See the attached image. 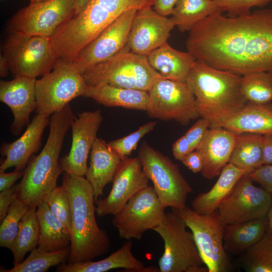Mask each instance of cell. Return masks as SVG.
I'll return each instance as SVG.
<instances>
[{"label":"cell","instance_id":"6da1fadb","mask_svg":"<svg viewBox=\"0 0 272 272\" xmlns=\"http://www.w3.org/2000/svg\"><path fill=\"white\" fill-rule=\"evenodd\" d=\"M185 43L196 60L212 67L241 76L272 73V9L234 18L215 13L189 31Z\"/></svg>","mask_w":272,"mask_h":272},{"label":"cell","instance_id":"7a4b0ae2","mask_svg":"<svg viewBox=\"0 0 272 272\" xmlns=\"http://www.w3.org/2000/svg\"><path fill=\"white\" fill-rule=\"evenodd\" d=\"M62 185L69 193L72 209L70 252L66 263L84 262L105 254L110 241L97 223L91 185L84 176L64 173Z\"/></svg>","mask_w":272,"mask_h":272},{"label":"cell","instance_id":"3957f363","mask_svg":"<svg viewBox=\"0 0 272 272\" xmlns=\"http://www.w3.org/2000/svg\"><path fill=\"white\" fill-rule=\"evenodd\" d=\"M75 117L70 104L50 116L47 141L39 154L29 161L17 185V197L29 207H37L57 186V178L62 172L59 155Z\"/></svg>","mask_w":272,"mask_h":272},{"label":"cell","instance_id":"277c9868","mask_svg":"<svg viewBox=\"0 0 272 272\" xmlns=\"http://www.w3.org/2000/svg\"><path fill=\"white\" fill-rule=\"evenodd\" d=\"M242 76L196 60L186 83L195 98L200 117L210 126L242 109L248 102L241 90Z\"/></svg>","mask_w":272,"mask_h":272},{"label":"cell","instance_id":"5b68a950","mask_svg":"<svg viewBox=\"0 0 272 272\" xmlns=\"http://www.w3.org/2000/svg\"><path fill=\"white\" fill-rule=\"evenodd\" d=\"M88 86L107 84L149 91L163 78L149 64L147 56L127 46L109 59L88 68L83 74Z\"/></svg>","mask_w":272,"mask_h":272},{"label":"cell","instance_id":"8992f818","mask_svg":"<svg viewBox=\"0 0 272 272\" xmlns=\"http://www.w3.org/2000/svg\"><path fill=\"white\" fill-rule=\"evenodd\" d=\"M87 87L73 61L57 58L52 70L36 80V114L50 117L73 99L83 96Z\"/></svg>","mask_w":272,"mask_h":272},{"label":"cell","instance_id":"52a82bcc","mask_svg":"<svg viewBox=\"0 0 272 272\" xmlns=\"http://www.w3.org/2000/svg\"><path fill=\"white\" fill-rule=\"evenodd\" d=\"M138 157L162 205L165 208L185 207L188 195L193 191L178 165L146 142L142 143Z\"/></svg>","mask_w":272,"mask_h":272},{"label":"cell","instance_id":"ba28073f","mask_svg":"<svg viewBox=\"0 0 272 272\" xmlns=\"http://www.w3.org/2000/svg\"><path fill=\"white\" fill-rule=\"evenodd\" d=\"M187 228L183 219L172 211L165 213L153 230L164 243V251L159 260L160 272H188L204 264L193 234Z\"/></svg>","mask_w":272,"mask_h":272},{"label":"cell","instance_id":"9c48e42d","mask_svg":"<svg viewBox=\"0 0 272 272\" xmlns=\"http://www.w3.org/2000/svg\"><path fill=\"white\" fill-rule=\"evenodd\" d=\"M171 209L183 219L192 233L200 256L209 272L230 271L231 264L223 243L225 225L218 210L201 215L186 206Z\"/></svg>","mask_w":272,"mask_h":272},{"label":"cell","instance_id":"30bf717a","mask_svg":"<svg viewBox=\"0 0 272 272\" xmlns=\"http://www.w3.org/2000/svg\"><path fill=\"white\" fill-rule=\"evenodd\" d=\"M14 77L36 78L50 72L57 58L50 38L10 33L3 47Z\"/></svg>","mask_w":272,"mask_h":272},{"label":"cell","instance_id":"8fae6325","mask_svg":"<svg viewBox=\"0 0 272 272\" xmlns=\"http://www.w3.org/2000/svg\"><path fill=\"white\" fill-rule=\"evenodd\" d=\"M76 0H49L30 2L10 20L9 33L50 38L75 14Z\"/></svg>","mask_w":272,"mask_h":272},{"label":"cell","instance_id":"7c38bea8","mask_svg":"<svg viewBox=\"0 0 272 272\" xmlns=\"http://www.w3.org/2000/svg\"><path fill=\"white\" fill-rule=\"evenodd\" d=\"M146 111L153 118L185 125L200 117L195 98L186 82L161 79L148 91Z\"/></svg>","mask_w":272,"mask_h":272},{"label":"cell","instance_id":"4fadbf2b","mask_svg":"<svg viewBox=\"0 0 272 272\" xmlns=\"http://www.w3.org/2000/svg\"><path fill=\"white\" fill-rule=\"evenodd\" d=\"M166 208L161 203L153 187L148 186L114 216L112 224L120 238L140 240L148 230H154L161 222Z\"/></svg>","mask_w":272,"mask_h":272},{"label":"cell","instance_id":"5bb4252c","mask_svg":"<svg viewBox=\"0 0 272 272\" xmlns=\"http://www.w3.org/2000/svg\"><path fill=\"white\" fill-rule=\"evenodd\" d=\"M272 193L254 185L248 172L238 181L218 211L225 225L266 216Z\"/></svg>","mask_w":272,"mask_h":272},{"label":"cell","instance_id":"9a60e30c","mask_svg":"<svg viewBox=\"0 0 272 272\" xmlns=\"http://www.w3.org/2000/svg\"><path fill=\"white\" fill-rule=\"evenodd\" d=\"M149 180L138 157L122 160L109 194L95 201L96 214L99 217L118 214L133 196L149 186Z\"/></svg>","mask_w":272,"mask_h":272},{"label":"cell","instance_id":"2e32d148","mask_svg":"<svg viewBox=\"0 0 272 272\" xmlns=\"http://www.w3.org/2000/svg\"><path fill=\"white\" fill-rule=\"evenodd\" d=\"M137 11L130 10L119 16L78 54L73 61L82 74L92 65L112 57L126 47Z\"/></svg>","mask_w":272,"mask_h":272},{"label":"cell","instance_id":"e0dca14e","mask_svg":"<svg viewBox=\"0 0 272 272\" xmlns=\"http://www.w3.org/2000/svg\"><path fill=\"white\" fill-rule=\"evenodd\" d=\"M103 121L101 111H83L75 117L72 124V143L70 151L59 159L62 172L85 176L87 159Z\"/></svg>","mask_w":272,"mask_h":272},{"label":"cell","instance_id":"ac0fdd59","mask_svg":"<svg viewBox=\"0 0 272 272\" xmlns=\"http://www.w3.org/2000/svg\"><path fill=\"white\" fill-rule=\"evenodd\" d=\"M174 26L171 18L159 14L152 7L142 9L133 18L126 46L135 53L147 56L167 43Z\"/></svg>","mask_w":272,"mask_h":272},{"label":"cell","instance_id":"d6986e66","mask_svg":"<svg viewBox=\"0 0 272 272\" xmlns=\"http://www.w3.org/2000/svg\"><path fill=\"white\" fill-rule=\"evenodd\" d=\"M36 80L17 76L10 81H0V100L9 107L13 114V121L10 128L13 135H19L29 125L30 116L36 110Z\"/></svg>","mask_w":272,"mask_h":272},{"label":"cell","instance_id":"ffe728a7","mask_svg":"<svg viewBox=\"0 0 272 272\" xmlns=\"http://www.w3.org/2000/svg\"><path fill=\"white\" fill-rule=\"evenodd\" d=\"M49 121L50 117L36 114L19 139L2 144L0 152L5 159L1 164L0 172L13 167L16 171L25 169L31 156L40 149L44 130Z\"/></svg>","mask_w":272,"mask_h":272},{"label":"cell","instance_id":"44dd1931","mask_svg":"<svg viewBox=\"0 0 272 272\" xmlns=\"http://www.w3.org/2000/svg\"><path fill=\"white\" fill-rule=\"evenodd\" d=\"M237 134L222 127H210L197 148L202 157V176L212 179L219 176L229 161Z\"/></svg>","mask_w":272,"mask_h":272},{"label":"cell","instance_id":"7402d4cb","mask_svg":"<svg viewBox=\"0 0 272 272\" xmlns=\"http://www.w3.org/2000/svg\"><path fill=\"white\" fill-rule=\"evenodd\" d=\"M237 134L245 132L272 134V105L247 103L236 113L210 125Z\"/></svg>","mask_w":272,"mask_h":272},{"label":"cell","instance_id":"603a6c76","mask_svg":"<svg viewBox=\"0 0 272 272\" xmlns=\"http://www.w3.org/2000/svg\"><path fill=\"white\" fill-rule=\"evenodd\" d=\"M90 154V165L86 173L95 199L103 193L105 186L112 181L122 161L104 140L97 138Z\"/></svg>","mask_w":272,"mask_h":272},{"label":"cell","instance_id":"cb8c5ba5","mask_svg":"<svg viewBox=\"0 0 272 272\" xmlns=\"http://www.w3.org/2000/svg\"><path fill=\"white\" fill-rule=\"evenodd\" d=\"M150 65L164 79L186 82L196 59L189 52L172 47L168 42L147 56Z\"/></svg>","mask_w":272,"mask_h":272},{"label":"cell","instance_id":"d4e9b609","mask_svg":"<svg viewBox=\"0 0 272 272\" xmlns=\"http://www.w3.org/2000/svg\"><path fill=\"white\" fill-rule=\"evenodd\" d=\"M132 242L128 240L117 250L106 258L97 261L92 260L75 263H63L56 268L58 272H105L117 268L124 271L142 272L144 264L132 254Z\"/></svg>","mask_w":272,"mask_h":272},{"label":"cell","instance_id":"484cf974","mask_svg":"<svg viewBox=\"0 0 272 272\" xmlns=\"http://www.w3.org/2000/svg\"><path fill=\"white\" fill-rule=\"evenodd\" d=\"M266 216L225 225L223 243L228 254H242L258 242L267 228Z\"/></svg>","mask_w":272,"mask_h":272},{"label":"cell","instance_id":"4316f807","mask_svg":"<svg viewBox=\"0 0 272 272\" xmlns=\"http://www.w3.org/2000/svg\"><path fill=\"white\" fill-rule=\"evenodd\" d=\"M106 107H119L146 111L148 91L114 87L107 84L88 86L83 96Z\"/></svg>","mask_w":272,"mask_h":272},{"label":"cell","instance_id":"83f0119b","mask_svg":"<svg viewBox=\"0 0 272 272\" xmlns=\"http://www.w3.org/2000/svg\"><path fill=\"white\" fill-rule=\"evenodd\" d=\"M249 172L229 163L223 169L212 188L207 192L199 193L193 200L192 209L201 215L218 210L220 204L231 193L240 178Z\"/></svg>","mask_w":272,"mask_h":272},{"label":"cell","instance_id":"f1b7e54d","mask_svg":"<svg viewBox=\"0 0 272 272\" xmlns=\"http://www.w3.org/2000/svg\"><path fill=\"white\" fill-rule=\"evenodd\" d=\"M39 226L38 248L44 251H57L69 247L71 233L65 225L52 214L48 205L42 201L37 206Z\"/></svg>","mask_w":272,"mask_h":272},{"label":"cell","instance_id":"f546056e","mask_svg":"<svg viewBox=\"0 0 272 272\" xmlns=\"http://www.w3.org/2000/svg\"><path fill=\"white\" fill-rule=\"evenodd\" d=\"M263 135L245 132L237 134L229 161L234 166L250 172L263 164Z\"/></svg>","mask_w":272,"mask_h":272},{"label":"cell","instance_id":"4dcf8cb0","mask_svg":"<svg viewBox=\"0 0 272 272\" xmlns=\"http://www.w3.org/2000/svg\"><path fill=\"white\" fill-rule=\"evenodd\" d=\"M217 12L220 13L213 0H178L171 18L179 31L184 32L190 31L203 19Z\"/></svg>","mask_w":272,"mask_h":272},{"label":"cell","instance_id":"1f68e13d","mask_svg":"<svg viewBox=\"0 0 272 272\" xmlns=\"http://www.w3.org/2000/svg\"><path fill=\"white\" fill-rule=\"evenodd\" d=\"M37 207H30L21 219L17 235L10 250L13 254V265L21 263L26 254L36 248L39 237Z\"/></svg>","mask_w":272,"mask_h":272},{"label":"cell","instance_id":"d6a6232c","mask_svg":"<svg viewBox=\"0 0 272 272\" xmlns=\"http://www.w3.org/2000/svg\"><path fill=\"white\" fill-rule=\"evenodd\" d=\"M70 248L53 251H44L35 248L29 256L19 264L2 272H44L51 267L66 263L70 255Z\"/></svg>","mask_w":272,"mask_h":272},{"label":"cell","instance_id":"836d02e7","mask_svg":"<svg viewBox=\"0 0 272 272\" xmlns=\"http://www.w3.org/2000/svg\"><path fill=\"white\" fill-rule=\"evenodd\" d=\"M241 90L248 103L269 104L272 101V73L260 71L242 76Z\"/></svg>","mask_w":272,"mask_h":272},{"label":"cell","instance_id":"e575fe53","mask_svg":"<svg viewBox=\"0 0 272 272\" xmlns=\"http://www.w3.org/2000/svg\"><path fill=\"white\" fill-rule=\"evenodd\" d=\"M246 272H272V233L266 232L262 238L240 257Z\"/></svg>","mask_w":272,"mask_h":272},{"label":"cell","instance_id":"d590c367","mask_svg":"<svg viewBox=\"0 0 272 272\" xmlns=\"http://www.w3.org/2000/svg\"><path fill=\"white\" fill-rule=\"evenodd\" d=\"M30 207L18 197L13 201L1 222V247L10 249L17 235L20 221Z\"/></svg>","mask_w":272,"mask_h":272},{"label":"cell","instance_id":"8d00e7d4","mask_svg":"<svg viewBox=\"0 0 272 272\" xmlns=\"http://www.w3.org/2000/svg\"><path fill=\"white\" fill-rule=\"evenodd\" d=\"M53 215L67 227L71 233L72 209L67 191L61 185L52 190L44 200Z\"/></svg>","mask_w":272,"mask_h":272},{"label":"cell","instance_id":"74e56055","mask_svg":"<svg viewBox=\"0 0 272 272\" xmlns=\"http://www.w3.org/2000/svg\"><path fill=\"white\" fill-rule=\"evenodd\" d=\"M156 121H150L140 126L137 130L121 138L109 142V147L121 160L128 157L137 149L140 141L146 134L153 130Z\"/></svg>","mask_w":272,"mask_h":272},{"label":"cell","instance_id":"f35d334b","mask_svg":"<svg viewBox=\"0 0 272 272\" xmlns=\"http://www.w3.org/2000/svg\"><path fill=\"white\" fill-rule=\"evenodd\" d=\"M272 0H213L218 11L222 13L227 12L228 17L234 18L251 13L254 7H263Z\"/></svg>","mask_w":272,"mask_h":272},{"label":"cell","instance_id":"ab89813d","mask_svg":"<svg viewBox=\"0 0 272 272\" xmlns=\"http://www.w3.org/2000/svg\"><path fill=\"white\" fill-rule=\"evenodd\" d=\"M210 128L209 121L201 117L185 133L192 151L198 147Z\"/></svg>","mask_w":272,"mask_h":272},{"label":"cell","instance_id":"60d3db41","mask_svg":"<svg viewBox=\"0 0 272 272\" xmlns=\"http://www.w3.org/2000/svg\"><path fill=\"white\" fill-rule=\"evenodd\" d=\"M248 174L253 182L272 193V165L263 164L249 172Z\"/></svg>","mask_w":272,"mask_h":272},{"label":"cell","instance_id":"b9f144b4","mask_svg":"<svg viewBox=\"0 0 272 272\" xmlns=\"http://www.w3.org/2000/svg\"><path fill=\"white\" fill-rule=\"evenodd\" d=\"M17 185L12 186L9 189L1 191L0 193V221H3L7 215L9 209L13 202L17 198L16 192Z\"/></svg>","mask_w":272,"mask_h":272},{"label":"cell","instance_id":"7bdbcfd3","mask_svg":"<svg viewBox=\"0 0 272 272\" xmlns=\"http://www.w3.org/2000/svg\"><path fill=\"white\" fill-rule=\"evenodd\" d=\"M172 151L175 159L181 162L187 154L192 152L189 143L185 135H182L174 143L172 146Z\"/></svg>","mask_w":272,"mask_h":272},{"label":"cell","instance_id":"ee69618b","mask_svg":"<svg viewBox=\"0 0 272 272\" xmlns=\"http://www.w3.org/2000/svg\"><path fill=\"white\" fill-rule=\"evenodd\" d=\"M181 162L185 166L194 173L200 172L202 169V157L197 150L187 154Z\"/></svg>","mask_w":272,"mask_h":272},{"label":"cell","instance_id":"f6af8a7d","mask_svg":"<svg viewBox=\"0 0 272 272\" xmlns=\"http://www.w3.org/2000/svg\"><path fill=\"white\" fill-rule=\"evenodd\" d=\"M24 171H16L11 173L0 172V191L11 188L15 182L22 177Z\"/></svg>","mask_w":272,"mask_h":272},{"label":"cell","instance_id":"bcb514c9","mask_svg":"<svg viewBox=\"0 0 272 272\" xmlns=\"http://www.w3.org/2000/svg\"><path fill=\"white\" fill-rule=\"evenodd\" d=\"M178 0H154V10L159 14L167 17L171 15Z\"/></svg>","mask_w":272,"mask_h":272},{"label":"cell","instance_id":"7dc6e473","mask_svg":"<svg viewBox=\"0 0 272 272\" xmlns=\"http://www.w3.org/2000/svg\"><path fill=\"white\" fill-rule=\"evenodd\" d=\"M263 164L272 165V134L263 135Z\"/></svg>","mask_w":272,"mask_h":272},{"label":"cell","instance_id":"c3c4849f","mask_svg":"<svg viewBox=\"0 0 272 272\" xmlns=\"http://www.w3.org/2000/svg\"><path fill=\"white\" fill-rule=\"evenodd\" d=\"M10 68L7 60L5 56L1 54L0 55V76L4 78L9 74Z\"/></svg>","mask_w":272,"mask_h":272},{"label":"cell","instance_id":"681fc988","mask_svg":"<svg viewBox=\"0 0 272 272\" xmlns=\"http://www.w3.org/2000/svg\"><path fill=\"white\" fill-rule=\"evenodd\" d=\"M91 1V0H76L75 15L83 10Z\"/></svg>","mask_w":272,"mask_h":272},{"label":"cell","instance_id":"f907efd6","mask_svg":"<svg viewBox=\"0 0 272 272\" xmlns=\"http://www.w3.org/2000/svg\"><path fill=\"white\" fill-rule=\"evenodd\" d=\"M266 217L267 218V228L266 232L272 233V195H271V200L269 207L268 210L267 211Z\"/></svg>","mask_w":272,"mask_h":272},{"label":"cell","instance_id":"816d5d0a","mask_svg":"<svg viewBox=\"0 0 272 272\" xmlns=\"http://www.w3.org/2000/svg\"><path fill=\"white\" fill-rule=\"evenodd\" d=\"M30 2H41V1H46L49 0H29Z\"/></svg>","mask_w":272,"mask_h":272}]
</instances>
